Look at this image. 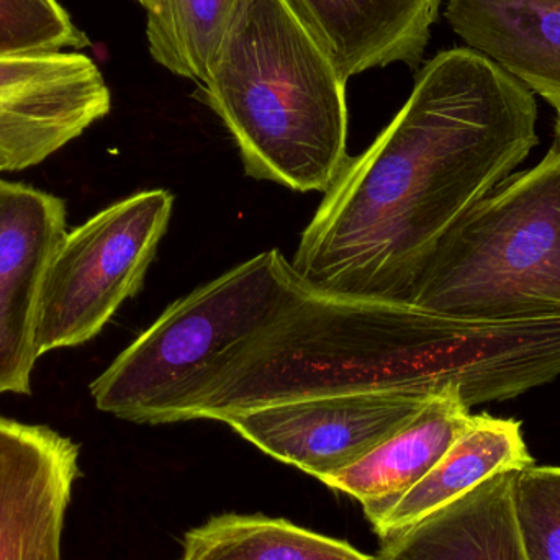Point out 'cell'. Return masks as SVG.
<instances>
[{
	"instance_id": "4fadbf2b",
	"label": "cell",
	"mask_w": 560,
	"mask_h": 560,
	"mask_svg": "<svg viewBox=\"0 0 560 560\" xmlns=\"http://www.w3.org/2000/svg\"><path fill=\"white\" fill-rule=\"evenodd\" d=\"M518 472L497 474L385 539L378 560H528L516 515Z\"/></svg>"
},
{
	"instance_id": "30bf717a",
	"label": "cell",
	"mask_w": 560,
	"mask_h": 560,
	"mask_svg": "<svg viewBox=\"0 0 560 560\" xmlns=\"http://www.w3.org/2000/svg\"><path fill=\"white\" fill-rule=\"evenodd\" d=\"M79 446L43 424L0 417V560H62Z\"/></svg>"
},
{
	"instance_id": "9c48e42d",
	"label": "cell",
	"mask_w": 560,
	"mask_h": 560,
	"mask_svg": "<svg viewBox=\"0 0 560 560\" xmlns=\"http://www.w3.org/2000/svg\"><path fill=\"white\" fill-rule=\"evenodd\" d=\"M66 233L65 200L0 179V394H32L39 290Z\"/></svg>"
},
{
	"instance_id": "8fae6325",
	"label": "cell",
	"mask_w": 560,
	"mask_h": 560,
	"mask_svg": "<svg viewBox=\"0 0 560 560\" xmlns=\"http://www.w3.org/2000/svg\"><path fill=\"white\" fill-rule=\"evenodd\" d=\"M346 79L417 66L443 0H290Z\"/></svg>"
},
{
	"instance_id": "7c38bea8",
	"label": "cell",
	"mask_w": 560,
	"mask_h": 560,
	"mask_svg": "<svg viewBox=\"0 0 560 560\" xmlns=\"http://www.w3.org/2000/svg\"><path fill=\"white\" fill-rule=\"evenodd\" d=\"M470 421L460 392L447 388L433 395L394 436L322 483L358 500L374 525L434 469Z\"/></svg>"
},
{
	"instance_id": "44dd1931",
	"label": "cell",
	"mask_w": 560,
	"mask_h": 560,
	"mask_svg": "<svg viewBox=\"0 0 560 560\" xmlns=\"http://www.w3.org/2000/svg\"><path fill=\"white\" fill-rule=\"evenodd\" d=\"M137 2H140L141 5H143V7L147 5V0H137Z\"/></svg>"
},
{
	"instance_id": "ac0fdd59",
	"label": "cell",
	"mask_w": 560,
	"mask_h": 560,
	"mask_svg": "<svg viewBox=\"0 0 560 560\" xmlns=\"http://www.w3.org/2000/svg\"><path fill=\"white\" fill-rule=\"evenodd\" d=\"M89 45L58 0H0V56L79 51Z\"/></svg>"
},
{
	"instance_id": "d6986e66",
	"label": "cell",
	"mask_w": 560,
	"mask_h": 560,
	"mask_svg": "<svg viewBox=\"0 0 560 560\" xmlns=\"http://www.w3.org/2000/svg\"><path fill=\"white\" fill-rule=\"evenodd\" d=\"M515 505L528 560H560V467L520 470Z\"/></svg>"
},
{
	"instance_id": "3957f363",
	"label": "cell",
	"mask_w": 560,
	"mask_h": 560,
	"mask_svg": "<svg viewBox=\"0 0 560 560\" xmlns=\"http://www.w3.org/2000/svg\"><path fill=\"white\" fill-rule=\"evenodd\" d=\"M346 82L290 0H235L202 84L248 176L328 192L351 160Z\"/></svg>"
},
{
	"instance_id": "52a82bcc",
	"label": "cell",
	"mask_w": 560,
	"mask_h": 560,
	"mask_svg": "<svg viewBox=\"0 0 560 560\" xmlns=\"http://www.w3.org/2000/svg\"><path fill=\"white\" fill-rule=\"evenodd\" d=\"M431 397L411 392L319 395L253 408L223 423L268 456L323 482L394 436Z\"/></svg>"
},
{
	"instance_id": "6da1fadb",
	"label": "cell",
	"mask_w": 560,
	"mask_h": 560,
	"mask_svg": "<svg viewBox=\"0 0 560 560\" xmlns=\"http://www.w3.org/2000/svg\"><path fill=\"white\" fill-rule=\"evenodd\" d=\"M535 94L482 52L441 51L407 104L351 158L300 236L303 283L408 302L447 230L539 143Z\"/></svg>"
},
{
	"instance_id": "9a60e30c",
	"label": "cell",
	"mask_w": 560,
	"mask_h": 560,
	"mask_svg": "<svg viewBox=\"0 0 560 560\" xmlns=\"http://www.w3.org/2000/svg\"><path fill=\"white\" fill-rule=\"evenodd\" d=\"M532 466H535V459L526 447L520 421L493 418L487 413L472 415L467 430L434 469L372 526L385 541L476 489L490 477Z\"/></svg>"
},
{
	"instance_id": "ffe728a7",
	"label": "cell",
	"mask_w": 560,
	"mask_h": 560,
	"mask_svg": "<svg viewBox=\"0 0 560 560\" xmlns=\"http://www.w3.org/2000/svg\"><path fill=\"white\" fill-rule=\"evenodd\" d=\"M555 144L560 148V107L556 108Z\"/></svg>"
},
{
	"instance_id": "5bb4252c",
	"label": "cell",
	"mask_w": 560,
	"mask_h": 560,
	"mask_svg": "<svg viewBox=\"0 0 560 560\" xmlns=\"http://www.w3.org/2000/svg\"><path fill=\"white\" fill-rule=\"evenodd\" d=\"M446 19L469 48L560 107V0H446Z\"/></svg>"
},
{
	"instance_id": "ba28073f",
	"label": "cell",
	"mask_w": 560,
	"mask_h": 560,
	"mask_svg": "<svg viewBox=\"0 0 560 560\" xmlns=\"http://www.w3.org/2000/svg\"><path fill=\"white\" fill-rule=\"evenodd\" d=\"M110 108L107 82L84 52L0 56V173L45 163Z\"/></svg>"
},
{
	"instance_id": "2e32d148",
	"label": "cell",
	"mask_w": 560,
	"mask_h": 560,
	"mask_svg": "<svg viewBox=\"0 0 560 560\" xmlns=\"http://www.w3.org/2000/svg\"><path fill=\"white\" fill-rule=\"evenodd\" d=\"M180 560H378L287 520L222 515L190 529Z\"/></svg>"
},
{
	"instance_id": "7a4b0ae2",
	"label": "cell",
	"mask_w": 560,
	"mask_h": 560,
	"mask_svg": "<svg viewBox=\"0 0 560 560\" xmlns=\"http://www.w3.org/2000/svg\"><path fill=\"white\" fill-rule=\"evenodd\" d=\"M560 377V322L467 319L303 283L200 398L190 420L225 421L319 395L457 388L467 407L512 400Z\"/></svg>"
},
{
	"instance_id": "8992f818",
	"label": "cell",
	"mask_w": 560,
	"mask_h": 560,
	"mask_svg": "<svg viewBox=\"0 0 560 560\" xmlns=\"http://www.w3.org/2000/svg\"><path fill=\"white\" fill-rule=\"evenodd\" d=\"M173 209L170 190H141L66 233L39 290L38 358L91 341L140 292Z\"/></svg>"
},
{
	"instance_id": "277c9868",
	"label": "cell",
	"mask_w": 560,
	"mask_h": 560,
	"mask_svg": "<svg viewBox=\"0 0 560 560\" xmlns=\"http://www.w3.org/2000/svg\"><path fill=\"white\" fill-rule=\"evenodd\" d=\"M302 285L292 262L271 249L176 300L92 382L95 407L131 423L189 421L213 382Z\"/></svg>"
},
{
	"instance_id": "5b68a950",
	"label": "cell",
	"mask_w": 560,
	"mask_h": 560,
	"mask_svg": "<svg viewBox=\"0 0 560 560\" xmlns=\"http://www.w3.org/2000/svg\"><path fill=\"white\" fill-rule=\"evenodd\" d=\"M408 303L467 319L560 315V148L509 176L438 242Z\"/></svg>"
},
{
	"instance_id": "e0dca14e",
	"label": "cell",
	"mask_w": 560,
	"mask_h": 560,
	"mask_svg": "<svg viewBox=\"0 0 560 560\" xmlns=\"http://www.w3.org/2000/svg\"><path fill=\"white\" fill-rule=\"evenodd\" d=\"M235 0H147L150 55L180 78L206 81Z\"/></svg>"
}]
</instances>
